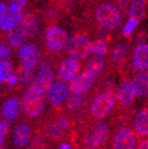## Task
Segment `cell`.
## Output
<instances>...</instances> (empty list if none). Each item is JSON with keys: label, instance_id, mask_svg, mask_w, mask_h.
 Masks as SVG:
<instances>
[{"label": "cell", "instance_id": "cell-1", "mask_svg": "<svg viewBox=\"0 0 148 149\" xmlns=\"http://www.w3.org/2000/svg\"><path fill=\"white\" fill-rule=\"evenodd\" d=\"M110 134L107 123L90 120L73 127L70 139L76 149H108Z\"/></svg>", "mask_w": 148, "mask_h": 149}, {"label": "cell", "instance_id": "cell-2", "mask_svg": "<svg viewBox=\"0 0 148 149\" xmlns=\"http://www.w3.org/2000/svg\"><path fill=\"white\" fill-rule=\"evenodd\" d=\"M52 113L44 120L39 129V136L47 140L59 142L68 136H71L73 129V117L66 111L63 113L62 108H54Z\"/></svg>", "mask_w": 148, "mask_h": 149}, {"label": "cell", "instance_id": "cell-3", "mask_svg": "<svg viewBox=\"0 0 148 149\" xmlns=\"http://www.w3.org/2000/svg\"><path fill=\"white\" fill-rule=\"evenodd\" d=\"M116 105V96L112 88H104L96 94L88 104V114L91 120L102 121L107 118Z\"/></svg>", "mask_w": 148, "mask_h": 149}, {"label": "cell", "instance_id": "cell-4", "mask_svg": "<svg viewBox=\"0 0 148 149\" xmlns=\"http://www.w3.org/2000/svg\"><path fill=\"white\" fill-rule=\"evenodd\" d=\"M94 19L102 30L114 31L122 24V11L114 3L103 1L95 7Z\"/></svg>", "mask_w": 148, "mask_h": 149}, {"label": "cell", "instance_id": "cell-5", "mask_svg": "<svg viewBox=\"0 0 148 149\" xmlns=\"http://www.w3.org/2000/svg\"><path fill=\"white\" fill-rule=\"evenodd\" d=\"M69 38V32L58 24L49 25L43 33L44 46L50 53H61L64 51Z\"/></svg>", "mask_w": 148, "mask_h": 149}, {"label": "cell", "instance_id": "cell-6", "mask_svg": "<svg viewBox=\"0 0 148 149\" xmlns=\"http://www.w3.org/2000/svg\"><path fill=\"white\" fill-rule=\"evenodd\" d=\"M45 96L40 91L30 85L23 94L22 108L27 117L36 118L44 113L45 109Z\"/></svg>", "mask_w": 148, "mask_h": 149}, {"label": "cell", "instance_id": "cell-7", "mask_svg": "<svg viewBox=\"0 0 148 149\" xmlns=\"http://www.w3.org/2000/svg\"><path fill=\"white\" fill-rule=\"evenodd\" d=\"M91 45L92 40L90 37L87 33L78 32L69 38L65 46V52L68 56L82 61L91 54Z\"/></svg>", "mask_w": 148, "mask_h": 149}, {"label": "cell", "instance_id": "cell-8", "mask_svg": "<svg viewBox=\"0 0 148 149\" xmlns=\"http://www.w3.org/2000/svg\"><path fill=\"white\" fill-rule=\"evenodd\" d=\"M17 56L20 61V66L33 71L42 62V50L34 42H25L17 49Z\"/></svg>", "mask_w": 148, "mask_h": 149}, {"label": "cell", "instance_id": "cell-9", "mask_svg": "<svg viewBox=\"0 0 148 149\" xmlns=\"http://www.w3.org/2000/svg\"><path fill=\"white\" fill-rule=\"evenodd\" d=\"M53 83H54V71L52 64L50 61L44 59L37 66V72L34 74V78L31 85L38 91H40L42 94L46 95Z\"/></svg>", "mask_w": 148, "mask_h": 149}, {"label": "cell", "instance_id": "cell-10", "mask_svg": "<svg viewBox=\"0 0 148 149\" xmlns=\"http://www.w3.org/2000/svg\"><path fill=\"white\" fill-rule=\"evenodd\" d=\"M138 135L132 128L123 125L116 130L112 141V149H136Z\"/></svg>", "mask_w": 148, "mask_h": 149}, {"label": "cell", "instance_id": "cell-11", "mask_svg": "<svg viewBox=\"0 0 148 149\" xmlns=\"http://www.w3.org/2000/svg\"><path fill=\"white\" fill-rule=\"evenodd\" d=\"M81 68H82L81 59L71 57V56H66V57L63 58L58 64L57 77L59 81L69 83L80 72Z\"/></svg>", "mask_w": 148, "mask_h": 149}, {"label": "cell", "instance_id": "cell-12", "mask_svg": "<svg viewBox=\"0 0 148 149\" xmlns=\"http://www.w3.org/2000/svg\"><path fill=\"white\" fill-rule=\"evenodd\" d=\"M115 96H116V103L119 104L120 109H124V108H129L135 101L136 96V91L133 84L132 79H123L121 82V84L119 85L116 92H115Z\"/></svg>", "mask_w": 148, "mask_h": 149}, {"label": "cell", "instance_id": "cell-13", "mask_svg": "<svg viewBox=\"0 0 148 149\" xmlns=\"http://www.w3.org/2000/svg\"><path fill=\"white\" fill-rule=\"evenodd\" d=\"M70 94V86L66 82L57 81L54 82L47 91V101L53 108H62L66 97Z\"/></svg>", "mask_w": 148, "mask_h": 149}, {"label": "cell", "instance_id": "cell-14", "mask_svg": "<svg viewBox=\"0 0 148 149\" xmlns=\"http://www.w3.org/2000/svg\"><path fill=\"white\" fill-rule=\"evenodd\" d=\"M32 137H33V129L26 122L17 124L12 132V143L18 149L25 148L26 146H29L32 141Z\"/></svg>", "mask_w": 148, "mask_h": 149}, {"label": "cell", "instance_id": "cell-15", "mask_svg": "<svg viewBox=\"0 0 148 149\" xmlns=\"http://www.w3.org/2000/svg\"><path fill=\"white\" fill-rule=\"evenodd\" d=\"M131 65L134 71L136 72H146L148 71V44L147 43H139L133 52Z\"/></svg>", "mask_w": 148, "mask_h": 149}, {"label": "cell", "instance_id": "cell-16", "mask_svg": "<svg viewBox=\"0 0 148 149\" xmlns=\"http://www.w3.org/2000/svg\"><path fill=\"white\" fill-rule=\"evenodd\" d=\"M96 78L90 76L89 73L82 71L78 72L75 77H73L69 83L70 91L72 94H78V95H84L91 89V86L94 85V81Z\"/></svg>", "mask_w": 148, "mask_h": 149}, {"label": "cell", "instance_id": "cell-17", "mask_svg": "<svg viewBox=\"0 0 148 149\" xmlns=\"http://www.w3.org/2000/svg\"><path fill=\"white\" fill-rule=\"evenodd\" d=\"M20 26L23 27L27 38L33 39L38 36L40 31V18L37 13H33V12L25 13Z\"/></svg>", "mask_w": 148, "mask_h": 149}, {"label": "cell", "instance_id": "cell-18", "mask_svg": "<svg viewBox=\"0 0 148 149\" xmlns=\"http://www.w3.org/2000/svg\"><path fill=\"white\" fill-rule=\"evenodd\" d=\"M22 101L18 97H8L1 105V114L6 121H14L22 113Z\"/></svg>", "mask_w": 148, "mask_h": 149}, {"label": "cell", "instance_id": "cell-19", "mask_svg": "<svg viewBox=\"0 0 148 149\" xmlns=\"http://www.w3.org/2000/svg\"><path fill=\"white\" fill-rule=\"evenodd\" d=\"M65 109L68 110L66 113H69L73 118L76 117V114H80L83 110L84 107L88 104V98L87 94L84 95H78V94H69V96L65 100Z\"/></svg>", "mask_w": 148, "mask_h": 149}, {"label": "cell", "instance_id": "cell-20", "mask_svg": "<svg viewBox=\"0 0 148 149\" xmlns=\"http://www.w3.org/2000/svg\"><path fill=\"white\" fill-rule=\"evenodd\" d=\"M133 127L138 137H148V105L142 108L135 115Z\"/></svg>", "mask_w": 148, "mask_h": 149}, {"label": "cell", "instance_id": "cell-21", "mask_svg": "<svg viewBox=\"0 0 148 149\" xmlns=\"http://www.w3.org/2000/svg\"><path fill=\"white\" fill-rule=\"evenodd\" d=\"M104 66H105L104 59L102 57H98V56H95V57H92V58L87 61V63L84 64L83 71L96 78L97 76H100L102 73Z\"/></svg>", "mask_w": 148, "mask_h": 149}, {"label": "cell", "instance_id": "cell-22", "mask_svg": "<svg viewBox=\"0 0 148 149\" xmlns=\"http://www.w3.org/2000/svg\"><path fill=\"white\" fill-rule=\"evenodd\" d=\"M26 39H27V37H26V34H25V32H24V30L20 25L7 31L6 40L12 47L18 49L20 45H23L26 42Z\"/></svg>", "mask_w": 148, "mask_h": 149}, {"label": "cell", "instance_id": "cell-23", "mask_svg": "<svg viewBox=\"0 0 148 149\" xmlns=\"http://www.w3.org/2000/svg\"><path fill=\"white\" fill-rule=\"evenodd\" d=\"M128 43H119L116 44L110 52V62L114 65L121 66L123 62L127 58V53H128Z\"/></svg>", "mask_w": 148, "mask_h": 149}, {"label": "cell", "instance_id": "cell-24", "mask_svg": "<svg viewBox=\"0 0 148 149\" xmlns=\"http://www.w3.org/2000/svg\"><path fill=\"white\" fill-rule=\"evenodd\" d=\"M133 84L136 91V96L138 97H147L148 96V76H147V71L146 72H139V74L134 77Z\"/></svg>", "mask_w": 148, "mask_h": 149}, {"label": "cell", "instance_id": "cell-25", "mask_svg": "<svg viewBox=\"0 0 148 149\" xmlns=\"http://www.w3.org/2000/svg\"><path fill=\"white\" fill-rule=\"evenodd\" d=\"M24 15H25V13L23 11H20V12H8L6 19L3 24L1 30L7 32V31H10V30H12L17 26H19L22 24L23 19H24Z\"/></svg>", "mask_w": 148, "mask_h": 149}, {"label": "cell", "instance_id": "cell-26", "mask_svg": "<svg viewBox=\"0 0 148 149\" xmlns=\"http://www.w3.org/2000/svg\"><path fill=\"white\" fill-rule=\"evenodd\" d=\"M146 11V5L143 0H133L128 6V17L136 18L138 20H141Z\"/></svg>", "mask_w": 148, "mask_h": 149}, {"label": "cell", "instance_id": "cell-27", "mask_svg": "<svg viewBox=\"0 0 148 149\" xmlns=\"http://www.w3.org/2000/svg\"><path fill=\"white\" fill-rule=\"evenodd\" d=\"M109 52V44L107 39L104 38H98L95 42H92L91 45V54L98 56V57H104Z\"/></svg>", "mask_w": 148, "mask_h": 149}, {"label": "cell", "instance_id": "cell-28", "mask_svg": "<svg viewBox=\"0 0 148 149\" xmlns=\"http://www.w3.org/2000/svg\"><path fill=\"white\" fill-rule=\"evenodd\" d=\"M13 72V63L11 61H0V84L6 83V81Z\"/></svg>", "mask_w": 148, "mask_h": 149}, {"label": "cell", "instance_id": "cell-29", "mask_svg": "<svg viewBox=\"0 0 148 149\" xmlns=\"http://www.w3.org/2000/svg\"><path fill=\"white\" fill-rule=\"evenodd\" d=\"M17 76H18V79H19V83L23 84V85H27L30 83H32L34 76H33V71L31 70H27L23 66H19L17 70Z\"/></svg>", "mask_w": 148, "mask_h": 149}, {"label": "cell", "instance_id": "cell-30", "mask_svg": "<svg viewBox=\"0 0 148 149\" xmlns=\"http://www.w3.org/2000/svg\"><path fill=\"white\" fill-rule=\"evenodd\" d=\"M139 22L140 20H138L136 18H131V17H128V19H127V22L124 23V25H123V27H122V34H123V37H131L133 33H134V31L136 30V27H138V25H139Z\"/></svg>", "mask_w": 148, "mask_h": 149}, {"label": "cell", "instance_id": "cell-31", "mask_svg": "<svg viewBox=\"0 0 148 149\" xmlns=\"http://www.w3.org/2000/svg\"><path fill=\"white\" fill-rule=\"evenodd\" d=\"M30 0H8L7 7L8 12H20L24 11Z\"/></svg>", "mask_w": 148, "mask_h": 149}, {"label": "cell", "instance_id": "cell-32", "mask_svg": "<svg viewBox=\"0 0 148 149\" xmlns=\"http://www.w3.org/2000/svg\"><path fill=\"white\" fill-rule=\"evenodd\" d=\"M11 56H12V46L7 42L1 40L0 42V61L8 59Z\"/></svg>", "mask_w": 148, "mask_h": 149}, {"label": "cell", "instance_id": "cell-33", "mask_svg": "<svg viewBox=\"0 0 148 149\" xmlns=\"http://www.w3.org/2000/svg\"><path fill=\"white\" fill-rule=\"evenodd\" d=\"M8 122L7 121H0V146H3L4 141H5V137L8 133Z\"/></svg>", "mask_w": 148, "mask_h": 149}, {"label": "cell", "instance_id": "cell-34", "mask_svg": "<svg viewBox=\"0 0 148 149\" xmlns=\"http://www.w3.org/2000/svg\"><path fill=\"white\" fill-rule=\"evenodd\" d=\"M8 14V7H7V4L4 3V1H0V30L3 27V24L6 19V17Z\"/></svg>", "mask_w": 148, "mask_h": 149}, {"label": "cell", "instance_id": "cell-35", "mask_svg": "<svg viewBox=\"0 0 148 149\" xmlns=\"http://www.w3.org/2000/svg\"><path fill=\"white\" fill-rule=\"evenodd\" d=\"M29 149H50V148H47V146L45 143V139H43V137L39 136V139L37 137L36 141L31 144V147Z\"/></svg>", "mask_w": 148, "mask_h": 149}, {"label": "cell", "instance_id": "cell-36", "mask_svg": "<svg viewBox=\"0 0 148 149\" xmlns=\"http://www.w3.org/2000/svg\"><path fill=\"white\" fill-rule=\"evenodd\" d=\"M18 83H19V79H18V76H17V73H12L11 76L8 77V79L6 81V84H8L10 86H15Z\"/></svg>", "mask_w": 148, "mask_h": 149}, {"label": "cell", "instance_id": "cell-37", "mask_svg": "<svg viewBox=\"0 0 148 149\" xmlns=\"http://www.w3.org/2000/svg\"><path fill=\"white\" fill-rule=\"evenodd\" d=\"M136 149H148V137H143L138 144Z\"/></svg>", "mask_w": 148, "mask_h": 149}, {"label": "cell", "instance_id": "cell-38", "mask_svg": "<svg viewBox=\"0 0 148 149\" xmlns=\"http://www.w3.org/2000/svg\"><path fill=\"white\" fill-rule=\"evenodd\" d=\"M58 149H71V144H70V143H66V142H65V143L61 144Z\"/></svg>", "mask_w": 148, "mask_h": 149}, {"label": "cell", "instance_id": "cell-39", "mask_svg": "<svg viewBox=\"0 0 148 149\" xmlns=\"http://www.w3.org/2000/svg\"><path fill=\"white\" fill-rule=\"evenodd\" d=\"M65 1H66L68 4H73V3L76 1V0H65Z\"/></svg>", "mask_w": 148, "mask_h": 149}, {"label": "cell", "instance_id": "cell-40", "mask_svg": "<svg viewBox=\"0 0 148 149\" xmlns=\"http://www.w3.org/2000/svg\"><path fill=\"white\" fill-rule=\"evenodd\" d=\"M0 149H5V148H4L3 146H0Z\"/></svg>", "mask_w": 148, "mask_h": 149}, {"label": "cell", "instance_id": "cell-41", "mask_svg": "<svg viewBox=\"0 0 148 149\" xmlns=\"http://www.w3.org/2000/svg\"><path fill=\"white\" fill-rule=\"evenodd\" d=\"M147 76H148V71H147Z\"/></svg>", "mask_w": 148, "mask_h": 149}]
</instances>
